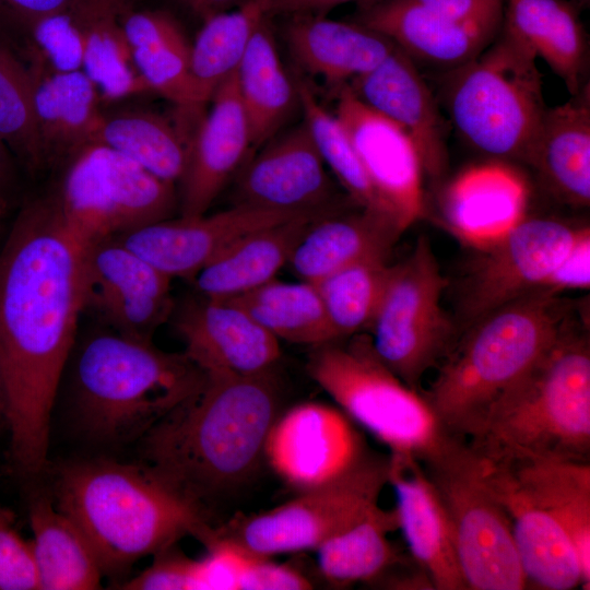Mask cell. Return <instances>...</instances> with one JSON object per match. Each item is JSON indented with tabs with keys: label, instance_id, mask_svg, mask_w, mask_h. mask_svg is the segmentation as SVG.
Returning a JSON list of instances; mask_svg holds the SVG:
<instances>
[{
	"label": "cell",
	"instance_id": "obj_1",
	"mask_svg": "<svg viewBox=\"0 0 590 590\" xmlns=\"http://www.w3.org/2000/svg\"><path fill=\"white\" fill-rule=\"evenodd\" d=\"M85 248L39 196L0 249V376L9 457L24 477L47 465L50 418L84 311Z\"/></svg>",
	"mask_w": 590,
	"mask_h": 590
},
{
	"label": "cell",
	"instance_id": "obj_2",
	"mask_svg": "<svg viewBox=\"0 0 590 590\" xmlns=\"http://www.w3.org/2000/svg\"><path fill=\"white\" fill-rule=\"evenodd\" d=\"M279 408L272 373L205 374L199 389L140 439L142 462L209 515L212 505L234 495L257 474Z\"/></svg>",
	"mask_w": 590,
	"mask_h": 590
},
{
	"label": "cell",
	"instance_id": "obj_3",
	"mask_svg": "<svg viewBox=\"0 0 590 590\" xmlns=\"http://www.w3.org/2000/svg\"><path fill=\"white\" fill-rule=\"evenodd\" d=\"M55 498L88 541L104 576L122 577L187 535L203 543L213 530L206 512L143 462H67L57 472Z\"/></svg>",
	"mask_w": 590,
	"mask_h": 590
},
{
	"label": "cell",
	"instance_id": "obj_4",
	"mask_svg": "<svg viewBox=\"0 0 590 590\" xmlns=\"http://www.w3.org/2000/svg\"><path fill=\"white\" fill-rule=\"evenodd\" d=\"M62 376L76 427L104 445L140 440L205 378L184 352L105 327L76 337Z\"/></svg>",
	"mask_w": 590,
	"mask_h": 590
},
{
	"label": "cell",
	"instance_id": "obj_5",
	"mask_svg": "<svg viewBox=\"0 0 590 590\" xmlns=\"http://www.w3.org/2000/svg\"><path fill=\"white\" fill-rule=\"evenodd\" d=\"M475 453L509 520L527 588L588 590L590 462Z\"/></svg>",
	"mask_w": 590,
	"mask_h": 590
},
{
	"label": "cell",
	"instance_id": "obj_6",
	"mask_svg": "<svg viewBox=\"0 0 590 590\" xmlns=\"http://www.w3.org/2000/svg\"><path fill=\"white\" fill-rule=\"evenodd\" d=\"M560 293L539 288L465 328L422 394L452 436L469 440L491 405L556 342L574 318Z\"/></svg>",
	"mask_w": 590,
	"mask_h": 590
},
{
	"label": "cell",
	"instance_id": "obj_7",
	"mask_svg": "<svg viewBox=\"0 0 590 590\" xmlns=\"http://www.w3.org/2000/svg\"><path fill=\"white\" fill-rule=\"evenodd\" d=\"M488 457L590 462V345L575 317L468 440Z\"/></svg>",
	"mask_w": 590,
	"mask_h": 590
},
{
	"label": "cell",
	"instance_id": "obj_8",
	"mask_svg": "<svg viewBox=\"0 0 590 590\" xmlns=\"http://www.w3.org/2000/svg\"><path fill=\"white\" fill-rule=\"evenodd\" d=\"M314 347L306 366L309 376L390 455L423 463L460 439L448 433L422 392L384 364L368 334Z\"/></svg>",
	"mask_w": 590,
	"mask_h": 590
},
{
	"label": "cell",
	"instance_id": "obj_9",
	"mask_svg": "<svg viewBox=\"0 0 590 590\" xmlns=\"http://www.w3.org/2000/svg\"><path fill=\"white\" fill-rule=\"evenodd\" d=\"M477 56L455 68L448 107L460 135L496 160L524 162L546 106L536 57L499 30Z\"/></svg>",
	"mask_w": 590,
	"mask_h": 590
},
{
	"label": "cell",
	"instance_id": "obj_10",
	"mask_svg": "<svg viewBox=\"0 0 590 590\" xmlns=\"http://www.w3.org/2000/svg\"><path fill=\"white\" fill-rule=\"evenodd\" d=\"M43 199L84 247L173 216L176 185L103 144L91 143L59 168Z\"/></svg>",
	"mask_w": 590,
	"mask_h": 590
},
{
	"label": "cell",
	"instance_id": "obj_11",
	"mask_svg": "<svg viewBox=\"0 0 590 590\" xmlns=\"http://www.w3.org/2000/svg\"><path fill=\"white\" fill-rule=\"evenodd\" d=\"M421 464L448 518L468 590L527 589L509 520L469 442L458 439Z\"/></svg>",
	"mask_w": 590,
	"mask_h": 590
},
{
	"label": "cell",
	"instance_id": "obj_12",
	"mask_svg": "<svg viewBox=\"0 0 590 590\" xmlns=\"http://www.w3.org/2000/svg\"><path fill=\"white\" fill-rule=\"evenodd\" d=\"M447 285L429 241L420 237L412 252L391 266L368 329L378 357L420 392L425 374L438 366L458 339L441 305Z\"/></svg>",
	"mask_w": 590,
	"mask_h": 590
},
{
	"label": "cell",
	"instance_id": "obj_13",
	"mask_svg": "<svg viewBox=\"0 0 590 590\" xmlns=\"http://www.w3.org/2000/svg\"><path fill=\"white\" fill-rule=\"evenodd\" d=\"M390 456L368 453L341 477L258 515L213 529V535L269 557L316 550L349 529L376 506L389 484Z\"/></svg>",
	"mask_w": 590,
	"mask_h": 590
},
{
	"label": "cell",
	"instance_id": "obj_14",
	"mask_svg": "<svg viewBox=\"0 0 590 590\" xmlns=\"http://www.w3.org/2000/svg\"><path fill=\"white\" fill-rule=\"evenodd\" d=\"M585 227L526 216L500 240L479 250L459 291L461 326L465 329L499 307L543 288Z\"/></svg>",
	"mask_w": 590,
	"mask_h": 590
},
{
	"label": "cell",
	"instance_id": "obj_15",
	"mask_svg": "<svg viewBox=\"0 0 590 590\" xmlns=\"http://www.w3.org/2000/svg\"><path fill=\"white\" fill-rule=\"evenodd\" d=\"M172 279L117 239L85 248L83 312L117 333L152 340L168 321Z\"/></svg>",
	"mask_w": 590,
	"mask_h": 590
},
{
	"label": "cell",
	"instance_id": "obj_16",
	"mask_svg": "<svg viewBox=\"0 0 590 590\" xmlns=\"http://www.w3.org/2000/svg\"><path fill=\"white\" fill-rule=\"evenodd\" d=\"M368 453L356 424L342 410L319 402L279 414L263 448L271 469L299 493L333 482Z\"/></svg>",
	"mask_w": 590,
	"mask_h": 590
},
{
	"label": "cell",
	"instance_id": "obj_17",
	"mask_svg": "<svg viewBox=\"0 0 590 590\" xmlns=\"http://www.w3.org/2000/svg\"><path fill=\"white\" fill-rule=\"evenodd\" d=\"M258 149L235 177V204L292 214L333 213L334 185L304 120Z\"/></svg>",
	"mask_w": 590,
	"mask_h": 590
},
{
	"label": "cell",
	"instance_id": "obj_18",
	"mask_svg": "<svg viewBox=\"0 0 590 590\" xmlns=\"http://www.w3.org/2000/svg\"><path fill=\"white\" fill-rule=\"evenodd\" d=\"M334 115L345 129L380 201L404 232L424 213V168L397 123L364 104L349 84L335 88Z\"/></svg>",
	"mask_w": 590,
	"mask_h": 590
},
{
	"label": "cell",
	"instance_id": "obj_19",
	"mask_svg": "<svg viewBox=\"0 0 590 590\" xmlns=\"http://www.w3.org/2000/svg\"><path fill=\"white\" fill-rule=\"evenodd\" d=\"M174 329L204 374L253 377L273 371L280 341L239 307L200 294L175 303Z\"/></svg>",
	"mask_w": 590,
	"mask_h": 590
},
{
	"label": "cell",
	"instance_id": "obj_20",
	"mask_svg": "<svg viewBox=\"0 0 590 590\" xmlns=\"http://www.w3.org/2000/svg\"><path fill=\"white\" fill-rule=\"evenodd\" d=\"M299 215L241 204L213 214L169 217L118 238L164 274L193 280L222 251L243 236Z\"/></svg>",
	"mask_w": 590,
	"mask_h": 590
},
{
	"label": "cell",
	"instance_id": "obj_21",
	"mask_svg": "<svg viewBox=\"0 0 590 590\" xmlns=\"http://www.w3.org/2000/svg\"><path fill=\"white\" fill-rule=\"evenodd\" d=\"M210 103L194 128L186 169L177 184L181 216L206 213L253 153L236 72L222 82Z\"/></svg>",
	"mask_w": 590,
	"mask_h": 590
},
{
	"label": "cell",
	"instance_id": "obj_22",
	"mask_svg": "<svg viewBox=\"0 0 590 590\" xmlns=\"http://www.w3.org/2000/svg\"><path fill=\"white\" fill-rule=\"evenodd\" d=\"M347 84L364 104L408 133L424 174L444 175L448 166L444 120L411 57L396 46L378 66Z\"/></svg>",
	"mask_w": 590,
	"mask_h": 590
},
{
	"label": "cell",
	"instance_id": "obj_23",
	"mask_svg": "<svg viewBox=\"0 0 590 590\" xmlns=\"http://www.w3.org/2000/svg\"><path fill=\"white\" fill-rule=\"evenodd\" d=\"M528 199L523 176L497 160L458 174L441 194L440 210L450 233L464 245L482 250L526 217Z\"/></svg>",
	"mask_w": 590,
	"mask_h": 590
},
{
	"label": "cell",
	"instance_id": "obj_24",
	"mask_svg": "<svg viewBox=\"0 0 590 590\" xmlns=\"http://www.w3.org/2000/svg\"><path fill=\"white\" fill-rule=\"evenodd\" d=\"M389 484L394 489L399 529L409 554L434 589L468 590L448 518L422 464L390 455Z\"/></svg>",
	"mask_w": 590,
	"mask_h": 590
},
{
	"label": "cell",
	"instance_id": "obj_25",
	"mask_svg": "<svg viewBox=\"0 0 590 590\" xmlns=\"http://www.w3.org/2000/svg\"><path fill=\"white\" fill-rule=\"evenodd\" d=\"M42 170L58 169L94 142L103 111L94 83L82 71L48 72L27 66Z\"/></svg>",
	"mask_w": 590,
	"mask_h": 590
},
{
	"label": "cell",
	"instance_id": "obj_26",
	"mask_svg": "<svg viewBox=\"0 0 590 590\" xmlns=\"http://www.w3.org/2000/svg\"><path fill=\"white\" fill-rule=\"evenodd\" d=\"M524 163L544 188L571 206L590 203V88L546 108Z\"/></svg>",
	"mask_w": 590,
	"mask_h": 590
},
{
	"label": "cell",
	"instance_id": "obj_27",
	"mask_svg": "<svg viewBox=\"0 0 590 590\" xmlns=\"http://www.w3.org/2000/svg\"><path fill=\"white\" fill-rule=\"evenodd\" d=\"M284 39L294 60L334 90L378 66L396 47L384 35L326 14H293Z\"/></svg>",
	"mask_w": 590,
	"mask_h": 590
},
{
	"label": "cell",
	"instance_id": "obj_28",
	"mask_svg": "<svg viewBox=\"0 0 590 590\" xmlns=\"http://www.w3.org/2000/svg\"><path fill=\"white\" fill-rule=\"evenodd\" d=\"M354 21L384 35L412 59L453 69L477 56L498 34L453 22L415 0L365 2Z\"/></svg>",
	"mask_w": 590,
	"mask_h": 590
},
{
	"label": "cell",
	"instance_id": "obj_29",
	"mask_svg": "<svg viewBox=\"0 0 590 590\" xmlns=\"http://www.w3.org/2000/svg\"><path fill=\"white\" fill-rule=\"evenodd\" d=\"M402 232L366 210L315 220L295 246L288 266L302 281L317 283L357 261L388 258Z\"/></svg>",
	"mask_w": 590,
	"mask_h": 590
},
{
	"label": "cell",
	"instance_id": "obj_30",
	"mask_svg": "<svg viewBox=\"0 0 590 590\" xmlns=\"http://www.w3.org/2000/svg\"><path fill=\"white\" fill-rule=\"evenodd\" d=\"M322 216L299 215L243 236L194 276L197 293L225 300L275 279L310 224Z\"/></svg>",
	"mask_w": 590,
	"mask_h": 590
},
{
	"label": "cell",
	"instance_id": "obj_31",
	"mask_svg": "<svg viewBox=\"0 0 590 590\" xmlns=\"http://www.w3.org/2000/svg\"><path fill=\"white\" fill-rule=\"evenodd\" d=\"M121 22L134 64L150 91L177 108L202 110L191 75V43L179 23L164 11L134 5Z\"/></svg>",
	"mask_w": 590,
	"mask_h": 590
},
{
	"label": "cell",
	"instance_id": "obj_32",
	"mask_svg": "<svg viewBox=\"0 0 590 590\" xmlns=\"http://www.w3.org/2000/svg\"><path fill=\"white\" fill-rule=\"evenodd\" d=\"M500 30L542 58L570 95L586 84L587 39L575 8L565 0H506Z\"/></svg>",
	"mask_w": 590,
	"mask_h": 590
},
{
	"label": "cell",
	"instance_id": "obj_33",
	"mask_svg": "<svg viewBox=\"0 0 590 590\" xmlns=\"http://www.w3.org/2000/svg\"><path fill=\"white\" fill-rule=\"evenodd\" d=\"M236 84L253 150L285 128L300 109L296 79L287 73L266 17L236 70Z\"/></svg>",
	"mask_w": 590,
	"mask_h": 590
},
{
	"label": "cell",
	"instance_id": "obj_34",
	"mask_svg": "<svg viewBox=\"0 0 590 590\" xmlns=\"http://www.w3.org/2000/svg\"><path fill=\"white\" fill-rule=\"evenodd\" d=\"M201 115L181 123L143 108L103 111L93 143L110 148L156 177L177 185Z\"/></svg>",
	"mask_w": 590,
	"mask_h": 590
},
{
	"label": "cell",
	"instance_id": "obj_35",
	"mask_svg": "<svg viewBox=\"0 0 590 590\" xmlns=\"http://www.w3.org/2000/svg\"><path fill=\"white\" fill-rule=\"evenodd\" d=\"M28 520L40 590H93L104 577L78 526L45 495L32 496Z\"/></svg>",
	"mask_w": 590,
	"mask_h": 590
},
{
	"label": "cell",
	"instance_id": "obj_36",
	"mask_svg": "<svg viewBox=\"0 0 590 590\" xmlns=\"http://www.w3.org/2000/svg\"><path fill=\"white\" fill-rule=\"evenodd\" d=\"M85 23L82 71L102 102H116L151 92L141 78L121 17L134 0H79Z\"/></svg>",
	"mask_w": 590,
	"mask_h": 590
},
{
	"label": "cell",
	"instance_id": "obj_37",
	"mask_svg": "<svg viewBox=\"0 0 590 590\" xmlns=\"http://www.w3.org/2000/svg\"><path fill=\"white\" fill-rule=\"evenodd\" d=\"M225 302L243 309L279 341L317 346L338 340L314 283L273 279Z\"/></svg>",
	"mask_w": 590,
	"mask_h": 590
},
{
	"label": "cell",
	"instance_id": "obj_38",
	"mask_svg": "<svg viewBox=\"0 0 590 590\" xmlns=\"http://www.w3.org/2000/svg\"><path fill=\"white\" fill-rule=\"evenodd\" d=\"M398 529L396 508L376 506L362 520L316 548L323 578L340 587L375 582L409 556L399 552L388 538Z\"/></svg>",
	"mask_w": 590,
	"mask_h": 590
},
{
	"label": "cell",
	"instance_id": "obj_39",
	"mask_svg": "<svg viewBox=\"0 0 590 590\" xmlns=\"http://www.w3.org/2000/svg\"><path fill=\"white\" fill-rule=\"evenodd\" d=\"M266 17H270L268 0H247L203 20L190 51L191 75L201 106L236 72L253 33Z\"/></svg>",
	"mask_w": 590,
	"mask_h": 590
},
{
	"label": "cell",
	"instance_id": "obj_40",
	"mask_svg": "<svg viewBox=\"0 0 590 590\" xmlns=\"http://www.w3.org/2000/svg\"><path fill=\"white\" fill-rule=\"evenodd\" d=\"M296 83L304 121L327 168L355 204L390 221L399 228L369 181L340 120L319 102L303 78H297Z\"/></svg>",
	"mask_w": 590,
	"mask_h": 590
},
{
	"label": "cell",
	"instance_id": "obj_41",
	"mask_svg": "<svg viewBox=\"0 0 590 590\" xmlns=\"http://www.w3.org/2000/svg\"><path fill=\"white\" fill-rule=\"evenodd\" d=\"M390 269L387 258L365 259L314 283L338 340L369 329Z\"/></svg>",
	"mask_w": 590,
	"mask_h": 590
},
{
	"label": "cell",
	"instance_id": "obj_42",
	"mask_svg": "<svg viewBox=\"0 0 590 590\" xmlns=\"http://www.w3.org/2000/svg\"><path fill=\"white\" fill-rule=\"evenodd\" d=\"M0 138L31 173L42 172L30 69L0 35Z\"/></svg>",
	"mask_w": 590,
	"mask_h": 590
},
{
	"label": "cell",
	"instance_id": "obj_43",
	"mask_svg": "<svg viewBox=\"0 0 590 590\" xmlns=\"http://www.w3.org/2000/svg\"><path fill=\"white\" fill-rule=\"evenodd\" d=\"M85 23L79 0L36 21L14 45L27 66L48 72L82 70Z\"/></svg>",
	"mask_w": 590,
	"mask_h": 590
},
{
	"label": "cell",
	"instance_id": "obj_44",
	"mask_svg": "<svg viewBox=\"0 0 590 590\" xmlns=\"http://www.w3.org/2000/svg\"><path fill=\"white\" fill-rule=\"evenodd\" d=\"M32 542L17 528L14 512L0 504V590H37Z\"/></svg>",
	"mask_w": 590,
	"mask_h": 590
},
{
	"label": "cell",
	"instance_id": "obj_45",
	"mask_svg": "<svg viewBox=\"0 0 590 590\" xmlns=\"http://www.w3.org/2000/svg\"><path fill=\"white\" fill-rule=\"evenodd\" d=\"M117 586L127 590H198V558L172 545L155 554L146 569Z\"/></svg>",
	"mask_w": 590,
	"mask_h": 590
},
{
	"label": "cell",
	"instance_id": "obj_46",
	"mask_svg": "<svg viewBox=\"0 0 590 590\" xmlns=\"http://www.w3.org/2000/svg\"><path fill=\"white\" fill-rule=\"evenodd\" d=\"M428 10L462 25L497 34L506 0H415Z\"/></svg>",
	"mask_w": 590,
	"mask_h": 590
},
{
	"label": "cell",
	"instance_id": "obj_47",
	"mask_svg": "<svg viewBox=\"0 0 590 590\" xmlns=\"http://www.w3.org/2000/svg\"><path fill=\"white\" fill-rule=\"evenodd\" d=\"M312 587L296 569L251 553L238 582V590H307Z\"/></svg>",
	"mask_w": 590,
	"mask_h": 590
},
{
	"label": "cell",
	"instance_id": "obj_48",
	"mask_svg": "<svg viewBox=\"0 0 590 590\" xmlns=\"http://www.w3.org/2000/svg\"><path fill=\"white\" fill-rule=\"evenodd\" d=\"M590 285V229L586 226L547 279L543 288L562 293Z\"/></svg>",
	"mask_w": 590,
	"mask_h": 590
},
{
	"label": "cell",
	"instance_id": "obj_49",
	"mask_svg": "<svg viewBox=\"0 0 590 590\" xmlns=\"http://www.w3.org/2000/svg\"><path fill=\"white\" fill-rule=\"evenodd\" d=\"M70 0H0V35L15 45L39 19Z\"/></svg>",
	"mask_w": 590,
	"mask_h": 590
},
{
	"label": "cell",
	"instance_id": "obj_50",
	"mask_svg": "<svg viewBox=\"0 0 590 590\" xmlns=\"http://www.w3.org/2000/svg\"><path fill=\"white\" fill-rule=\"evenodd\" d=\"M352 0H268V15L326 14Z\"/></svg>",
	"mask_w": 590,
	"mask_h": 590
},
{
	"label": "cell",
	"instance_id": "obj_51",
	"mask_svg": "<svg viewBox=\"0 0 590 590\" xmlns=\"http://www.w3.org/2000/svg\"><path fill=\"white\" fill-rule=\"evenodd\" d=\"M11 151L0 138V209L5 211L9 194L14 182V167Z\"/></svg>",
	"mask_w": 590,
	"mask_h": 590
},
{
	"label": "cell",
	"instance_id": "obj_52",
	"mask_svg": "<svg viewBox=\"0 0 590 590\" xmlns=\"http://www.w3.org/2000/svg\"><path fill=\"white\" fill-rule=\"evenodd\" d=\"M198 16L204 20L213 14L234 9L247 0H182Z\"/></svg>",
	"mask_w": 590,
	"mask_h": 590
},
{
	"label": "cell",
	"instance_id": "obj_53",
	"mask_svg": "<svg viewBox=\"0 0 590 590\" xmlns=\"http://www.w3.org/2000/svg\"><path fill=\"white\" fill-rule=\"evenodd\" d=\"M7 414H8V401L5 389L0 376V426L4 424L7 426Z\"/></svg>",
	"mask_w": 590,
	"mask_h": 590
},
{
	"label": "cell",
	"instance_id": "obj_54",
	"mask_svg": "<svg viewBox=\"0 0 590 590\" xmlns=\"http://www.w3.org/2000/svg\"><path fill=\"white\" fill-rule=\"evenodd\" d=\"M358 1H362V2H370V1H375V0H358Z\"/></svg>",
	"mask_w": 590,
	"mask_h": 590
},
{
	"label": "cell",
	"instance_id": "obj_55",
	"mask_svg": "<svg viewBox=\"0 0 590 590\" xmlns=\"http://www.w3.org/2000/svg\"><path fill=\"white\" fill-rule=\"evenodd\" d=\"M4 212H5V211H3V210L0 209V217L3 216Z\"/></svg>",
	"mask_w": 590,
	"mask_h": 590
},
{
	"label": "cell",
	"instance_id": "obj_56",
	"mask_svg": "<svg viewBox=\"0 0 590 590\" xmlns=\"http://www.w3.org/2000/svg\"><path fill=\"white\" fill-rule=\"evenodd\" d=\"M577 1H582V2H585L586 0H577Z\"/></svg>",
	"mask_w": 590,
	"mask_h": 590
}]
</instances>
